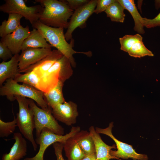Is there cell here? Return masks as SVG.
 Here are the masks:
<instances>
[{
    "label": "cell",
    "instance_id": "cell-30",
    "mask_svg": "<svg viewBox=\"0 0 160 160\" xmlns=\"http://www.w3.org/2000/svg\"><path fill=\"white\" fill-rule=\"evenodd\" d=\"M116 0H97V4L94 13L96 14L105 11Z\"/></svg>",
    "mask_w": 160,
    "mask_h": 160
},
{
    "label": "cell",
    "instance_id": "cell-5",
    "mask_svg": "<svg viewBox=\"0 0 160 160\" xmlns=\"http://www.w3.org/2000/svg\"><path fill=\"white\" fill-rule=\"evenodd\" d=\"M29 106L33 113L36 137L40 135L44 128L49 129L57 135H63L64 129L58 123L53 116L51 108L49 107L46 109L41 108L31 99H29Z\"/></svg>",
    "mask_w": 160,
    "mask_h": 160
},
{
    "label": "cell",
    "instance_id": "cell-23",
    "mask_svg": "<svg viewBox=\"0 0 160 160\" xmlns=\"http://www.w3.org/2000/svg\"><path fill=\"white\" fill-rule=\"evenodd\" d=\"M7 20H4L0 26V36L1 38L16 31L21 25L20 20L23 17L15 13L8 14Z\"/></svg>",
    "mask_w": 160,
    "mask_h": 160
},
{
    "label": "cell",
    "instance_id": "cell-28",
    "mask_svg": "<svg viewBox=\"0 0 160 160\" xmlns=\"http://www.w3.org/2000/svg\"><path fill=\"white\" fill-rule=\"evenodd\" d=\"M17 126L16 118L10 122H5L0 119V137H7L13 133Z\"/></svg>",
    "mask_w": 160,
    "mask_h": 160
},
{
    "label": "cell",
    "instance_id": "cell-19",
    "mask_svg": "<svg viewBox=\"0 0 160 160\" xmlns=\"http://www.w3.org/2000/svg\"><path fill=\"white\" fill-rule=\"evenodd\" d=\"M124 9L132 15L134 21V30L139 34L145 33L142 17L139 13L133 0H117Z\"/></svg>",
    "mask_w": 160,
    "mask_h": 160
},
{
    "label": "cell",
    "instance_id": "cell-10",
    "mask_svg": "<svg viewBox=\"0 0 160 160\" xmlns=\"http://www.w3.org/2000/svg\"><path fill=\"white\" fill-rule=\"evenodd\" d=\"M52 113L56 120L68 126L76 123L79 115L77 104L71 101L56 105L52 108Z\"/></svg>",
    "mask_w": 160,
    "mask_h": 160
},
{
    "label": "cell",
    "instance_id": "cell-29",
    "mask_svg": "<svg viewBox=\"0 0 160 160\" xmlns=\"http://www.w3.org/2000/svg\"><path fill=\"white\" fill-rule=\"evenodd\" d=\"M155 6L156 9L160 7V0L155 1ZM143 24L144 27L147 28L160 27V12L157 16L153 19L143 18Z\"/></svg>",
    "mask_w": 160,
    "mask_h": 160
},
{
    "label": "cell",
    "instance_id": "cell-20",
    "mask_svg": "<svg viewBox=\"0 0 160 160\" xmlns=\"http://www.w3.org/2000/svg\"><path fill=\"white\" fill-rule=\"evenodd\" d=\"M74 136L70 137L65 142L64 144L63 149L68 160H81L86 156L82 151Z\"/></svg>",
    "mask_w": 160,
    "mask_h": 160
},
{
    "label": "cell",
    "instance_id": "cell-32",
    "mask_svg": "<svg viewBox=\"0 0 160 160\" xmlns=\"http://www.w3.org/2000/svg\"><path fill=\"white\" fill-rule=\"evenodd\" d=\"M88 0H67L69 7L72 10H76L89 2Z\"/></svg>",
    "mask_w": 160,
    "mask_h": 160
},
{
    "label": "cell",
    "instance_id": "cell-26",
    "mask_svg": "<svg viewBox=\"0 0 160 160\" xmlns=\"http://www.w3.org/2000/svg\"><path fill=\"white\" fill-rule=\"evenodd\" d=\"M127 53L130 56L136 58H140L147 56H154L152 52L145 47L143 42V40H140L135 43Z\"/></svg>",
    "mask_w": 160,
    "mask_h": 160
},
{
    "label": "cell",
    "instance_id": "cell-2",
    "mask_svg": "<svg viewBox=\"0 0 160 160\" xmlns=\"http://www.w3.org/2000/svg\"><path fill=\"white\" fill-rule=\"evenodd\" d=\"M31 25L33 28H36L40 32L47 42L52 47L56 48L69 60L72 67L74 68L76 65L73 57L74 54H83L89 57L92 56V52L90 51L79 52L74 50L73 49L74 40L72 39L70 43L67 41L63 28L49 26L42 23L39 20Z\"/></svg>",
    "mask_w": 160,
    "mask_h": 160
},
{
    "label": "cell",
    "instance_id": "cell-17",
    "mask_svg": "<svg viewBox=\"0 0 160 160\" xmlns=\"http://www.w3.org/2000/svg\"><path fill=\"white\" fill-rule=\"evenodd\" d=\"M63 55L57 49L52 50L51 53L40 61L22 71L25 73L35 71L43 75L47 72L59 59Z\"/></svg>",
    "mask_w": 160,
    "mask_h": 160
},
{
    "label": "cell",
    "instance_id": "cell-14",
    "mask_svg": "<svg viewBox=\"0 0 160 160\" xmlns=\"http://www.w3.org/2000/svg\"><path fill=\"white\" fill-rule=\"evenodd\" d=\"M90 132L93 140L95 149L97 159L98 160H110L111 159H118L111 156L110 152L112 149L116 148L115 145L109 146L102 140L99 134L97 132L93 126L89 128Z\"/></svg>",
    "mask_w": 160,
    "mask_h": 160
},
{
    "label": "cell",
    "instance_id": "cell-4",
    "mask_svg": "<svg viewBox=\"0 0 160 160\" xmlns=\"http://www.w3.org/2000/svg\"><path fill=\"white\" fill-rule=\"evenodd\" d=\"M19 107L16 118L17 126L24 137L31 143L34 151H36L37 144L34 140L33 131L35 128L33 111L29 105V99L20 96H15Z\"/></svg>",
    "mask_w": 160,
    "mask_h": 160
},
{
    "label": "cell",
    "instance_id": "cell-25",
    "mask_svg": "<svg viewBox=\"0 0 160 160\" xmlns=\"http://www.w3.org/2000/svg\"><path fill=\"white\" fill-rule=\"evenodd\" d=\"M124 9L120 3L116 0L105 12L111 21L123 23L126 16Z\"/></svg>",
    "mask_w": 160,
    "mask_h": 160
},
{
    "label": "cell",
    "instance_id": "cell-9",
    "mask_svg": "<svg viewBox=\"0 0 160 160\" xmlns=\"http://www.w3.org/2000/svg\"><path fill=\"white\" fill-rule=\"evenodd\" d=\"M97 4V0H90L87 4L75 10L69 21L67 29L65 34L67 41L72 39V33L76 28L85 27L86 21L94 13Z\"/></svg>",
    "mask_w": 160,
    "mask_h": 160
},
{
    "label": "cell",
    "instance_id": "cell-7",
    "mask_svg": "<svg viewBox=\"0 0 160 160\" xmlns=\"http://www.w3.org/2000/svg\"><path fill=\"white\" fill-rule=\"evenodd\" d=\"M5 3L0 6V11L4 13L20 15L28 20L32 25L39 20L43 9L41 5L28 7L23 0H5Z\"/></svg>",
    "mask_w": 160,
    "mask_h": 160
},
{
    "label": "cell",
    "instance_id": "cell-35",
    "mask_svg": "<svg viewBox=\"0 0 160 160\" xmlns=\"http://www.w3.org/2000/svg\"><path fill=\"white\" fill-rule=\"evenodd\" d=\"M96 160H97V159H96Z\"/></svg>",
    "mask_w": 160,
    "mask_h": 160
},
{
    "label": "cell",
    "instance_id": "cell-33",
    "mask_svg": "<svg viewBox=\"0 0 160 160\" xmlns=\"http://www.w3.org/2000/svg\"><path fill=\"white\" fill-rule=\"evenodd\" d=\"M64 144L57 142L52 144L57 160H66L63 157L62 153L63 149Z\"/></svg>",
    "mask_w": 160,
    "mask_h": 160
},
{
    "label": "cell",
    "instance_id": "cell-18",
    "mask_svg": "<svg viewBox=\"0 0 160 160\" xmlns=\"http://www.w3.org/2000/svg\"><path fill=\"white\" fill-rule=\"evenodd\" d=\"M52 47L48 43L40 32L33 28L30 35L24 41L22 51L28 48H51Z\"/></svg>",
    "mask_w": 160,
    "mask_h": 160
},
{
    "label": "cell",
    "instance_id": "cell-24",
    "mask_svg": "<svg viewBox=\"0 0 160 160\" xmlns=\"http://www.w3.org/2000/svg\"><path fill=\"white\" fill-rule=\"evenodd\" d=\"M43 75L35 71L32 70L24 74L20 73L14 79L15 81L22 82L33 86L39 90Z\"/></svg>",
    "mask_w": 160,
    "mask_h": 160
},
{
    "label": "cell",
    "instance_id": "cell-13",
    "mask_svg": "<svg viewBox=\"0 0 160 160\" xmlns=\"http://www.w3.org/2000/svg\"><path fill=\"white\" fill-rule=\"evenodd\" d=\"M10 140H14L15 142L9 152L3 154L2 160H20L26 154L27 143L21 133L15 132L13 137Z\"/></svg>",
    "mask_w": 160,
    "mask_h": 160
},
{
    "label": "cell",
    "instance_id": "cell-22",
    "mask_svg": "<svg viewBox=\"0 0 160 160\" xmlns=\"http://www.w3.org/2000/svg\"><path fill=\"white\" fill-rule=\"evenodd\" d=\"M63 83L59 80L54 88L43 93L45 100L48 106L52 108L56 105L63 103L65 101L62 91Z\"/></svg>",
    "mask_w": 160,
    "mask_h": 160
},
{
    "label": "cell",
    "instance_id": "cell-12",
    "mask_svg": "<svg viewBox=\"0 0 160 160\" xmlns=\"http://www.w3.org/2000/svg\"><path fill=\"white\" fill-rule=\"evenodd\" d=\"M31 31L28 25H22L15 31L1 38L0 42L7 46L13 55L19 54L22 50L23 43L30 35Z\"/></svg>",
    "mask_w": 160,
    "mask_h": 160
},
{
    "label": "cell",
    "instance_id": "cell-6",
    "mask_svg": "<svg viewBox=\"0 0 160 160\" xmlns=\"http://www.w3.org/2000/svg\"><path fill=\"white\" fill-rule=\"evenodd\" d=\"M80 131L79 127H72L68 133L65 135H59L54 133L48 128H44L40 135L35 139L36 143L39 145L38 152L34 156L26 158L24 160H44L45 151L49 145L57 142L64 143L67 139Z\"/></svg>",
    "mask_w": 160,
    "mask_h": 160
},
{
    "label": "cell",
    "instance_id": "cell-11",
    "mask_svg": "<svg viewBox=\"0 0 160 160\" xmlns=\"http://www.w3.org/2000/svg\"><path fill=\"white\" fill-rule=\"evenodd\" d=\"M52 51L51 48H28L22 51L19 57L20 73L40 61Z\"/></svg>",
    "mask_w": 160,
    "mask_h": 160
},
{
    "label": "cell",
    "instance_id": "cell-3",
    "mask_svg": "<svg viewBox=\"0 0 160 160\" xmlns=\"http://www.w3.org/2000/svg\"><path fill=\"white\" fill-rule=\"evenodd\" d=\"M5 81L0 88L1 96H6L11 102L15 100V96L28 97L35 101L42 109H46L49 107L44 99L42 91L26 84H19L12 79H8Z\"/></svg>",
    "mask_w": 160,
    "mask_h": 160
},
{
    "label": "cell",
    "instance_id": "cell-21",
    "mask_svg": "<svg viewBox=\"0 0 160 160\" xmlns=\"http://www.w3.org/2000/svg\"><path fill=\"white\" fill-rule=\"evenodd\" d=\"M74 136L86 156L96 153L95 143L89 132L82 130L78 132Z\"/></svg>",
    "mask_w": 160,
    "mask_h": 160
},
{
    "label": "cell",
    "instance_id": "cell-15",
    "mask_svg": "<svg viewBox=\"0 0 160 160\" xmlns=\"http://www.w3.org/2000/svg\"><path fill=\"white\" fill-rule=\"evenodd\" d=\"M19 54L13 55L8 61H3L0 63V85H3L4 82L9 79H14L20 73L19 67Z\"/></svg>",
    "mask_w": 160,
    "mask_h": 160
},
{
    "label": "cell",
    "instance_id": "cell-16",
    "mask_svg": "<svg viewBox=\"0 0 160 160\" xmlns=\"http://www.w3.org/2000/svg\"><path fill=\"white\" fill-rule=\"evenodd\" d=\"M72 67L69 60L63 55L55 62L47 72L56 75L59 80L64 83L72 75Z\"/></svg>",
    "mask_w": 160,
    "mask_h": 160
},
{
    "label": "cell",
    "instance_id": "cell-8",
    "mask_svg": "<svg viewBox=\"0 0 160 160\" xmlns=\"http://www.w3.org/2000/svg\"><path fill=\"white\" fill-rule=\"evenodd\" d=\"M113 123H110L109 126L105 129L96 127L95 129L99 134H103L107 135L114 141L116 145L117 150H111V155L116 157L118 159L121 160V158L123 159L131 158L133 160H148V157L146 155L137 153L133 148L132 145L124 143L117 139L113 135L112 130L113 127Z\"/></svg>",
    "mask_w": 160,
    "mask_h": 160
},
{
    "label": "cell",
    "instance_id": "cell-31",
    "mask_svg": "<svg viewBox=\"0 0 160 160\" xmlns=\"http://www.w3.org/2000/svg\"><path fill=\"white\" fill-rule=\"evenodd\" d=\"M13 55L10 50L4 44L0 42V58L3 61H7L13 57Z\"/></svg>",
    "mask_w": 160,
    "mask_h": 160
},
{
    "label": "cell",
    "instance_id": "cell-34",
    "mask_svg": "<svg viewBox=\"0 0 160 160\" xmlns=\"http://www.w3.org/2000/svg\"><path fill=\"white\" fill-rule=\"evenodd\" d=\"M97 159L96 153L86 156L81 160H96Z\"/></svg>",
    "mask_w": 160,
    "mask_h": 160
},
{
    "label": "cell",
    "instance_id": "cell-27",
    "mask_svg": "<svg viewBox=\"0 0 160 160\" xmlns=\"http://www.w3.org/2000/svg\"><path fill=\"white\" fill-rule=\"evenodd\" d=\"M143 40V37L139 34L134 35H126L119 39L121 50L127 52L132 46L137 41Z\"/></svg>",
    "mask_w": 160,
    "mask_h": 160
},
{
    "label": "cell",
    "instance_id": "cell-1",
    "mask_svg": "<svg viewBox=\"0 0 160 160\" xmlns=\"http://www.w3.org/2000/svg\"><path fill=\"white\" fill-rule=\"evenodd\" d=\"M43 7L39 20L42 23L54 28H67L68 20L73 12L66 0H35Z\"/></svg>",
    "mask_w": 160,
    "mask_h": 160
}]
</instances>
